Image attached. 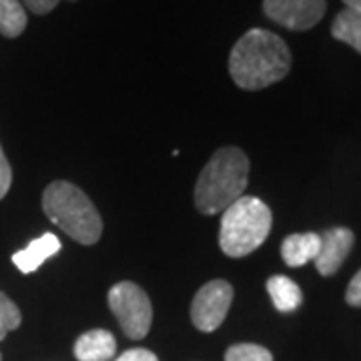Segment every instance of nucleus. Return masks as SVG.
I'll return each instance as SVG.
<instances>
[{"label": "nucleus", "instance_id": "obj_1", "mask_svg": "<svg viewBox=\"0 0 361 361\" xmlns=\"http://www.w3.org/2000/svg\"><path fill=\"white\" fill-rule=\"evenodd\" d=\"M291 68V52L281 37L265 28L247 30L229 56V73L239 89L261 90L279 82Z\"/></svg>", "mask_w": 361, "mask_h": 361}, {"label": "nucleus", "instance_id": "obj_2", "mask_svg": "<svg viewBox=\"0 0 361 361\" xmlns=\"http://www.w3.org/2000/svg\"><path fill=\"white\" fill-rule=\"evenodd\" d=\"M249 159L237 147H223L209 159L195 185V207L203 215H217L245 195Z\"/></svg>", "mask_w": 361, "mask_h": 361}, {"label": "nucleus", "instance_id": "obj_3", "mask_svg": "<svg viewBox=\"0 0 361 361\" xmlns=\"http://www.w3.org/2000/svg\"><path fill=\"white\" fill-rule=\"evenodd\" d=\"M42 211L80 245H94L103 235V219L94 203L68 180H54L44 189Z\"/></svg>", "mask_w": 361, "mask_h": 361}, {"label": "nucleus", "instance_id": "obj_4", "mask_svg": "<svg viewBox=\"0 0 361 361\" xmlns=\"http://www.w3.org/2000/svg\"><path fill=\"white\" fill-rule=\"evenodd\" d=\"M273 215L257 197L243 195L221 217L219 245L227 257L239 259L253 253L269 237Z\"/></svg>", "mask_w": 361, "mask_h": 361}, {"label": "nucleus", "instance_id": "obj_5", "mask_svg": "<svg viewBox=\"0 0 361 361\" xmlns=\"http://www.w3.org/2000/svg\"><path fill=\"white\" fill-rule=\"evenodd\" d=\"M109 307L129 339H142L151 331L153 305L149 295L133 281H121L109 291Z\"/></svg>", "mask_w": 361, "mask_h": 361}, {"label": "nucleus", "instance_id": "obj_6", "mask_svg": "<svg viewBox=\"0 0 361 361\" xmlns=\"http://www.w3.org/2000/svg\"><path fill=\"white\" fill-rule=\"evenodd\" d=\"M233 303V287L223 279H213L203 285L191 303V319L199 331L211 334L225 322Z\"/></svg>", "mask_w": 361, "mask_h": 361}, {"label": "nucleus", "instance_id": "obj_7", "mask_svg": "<svg viewBox=\"0 0 361 361\" xmlns=\"http://www.w3.org/2000/svg\"><path fill=\"white\" fill-rule=\"evenodd\" d=\"M263 11L273 23L289 30H310L322 23L325 0H263Z\"/></svg>", "mask_w": 361, "mask_h": 361}, {"label": "nucleus", "instance_id": "obj_8", "mask_svg": "<svg viewBox=\"0 0 361 361\" xmlns=\"http://www.w3.org/2000/svg\"><path fill=\"white\" fill-rule=\"evenodd\" d=\"M353 243H355V235L348 227H334L322 233V247L313 263L323 277H331L341 269Z\"/></svg>", "mask_w": 361, "mask_h": 361}, {"label": "nucleus", "instance_id": "obj_9", "mask_svg": "<svg viewBox=\"0 0 361 361\" xmlns=\"http://www.w3.org/2000/svg\"><path fill=\"white\" fill-rule=\"evenodd\" d=\"M319 247H322L319 233H295L283 239L281 257L287 267H303L305 263L317 259Z\"/></svg>", "mask_w": 361, "mask_h": 361}, {"label": "nucleus", "instance_id": "obj_10", "mask_svg": "<svg viewBox=\"0 0 361 361\" xmlns=\"http://www.w3.org/2000/svg\"><path fill=\"white\" fill-rule=\"evenodd\" d=\"M59 251H61V239H59L54 233H44L42 237L30 241L23 251L14 253L13 263L18 269L23 271V273L28 275V273L39 269L47 259H51L52 255H56Z\"/></svg>", "mask_w": 361, "mask_h": 361}, {"label": "nucleus", "instance_id": "obj_11", "mask_svg": "<svg viewBox=\"0 0 361 361\" xmlns=\"http://www.w3.org/2000/svg\"><path fill=\"white\" fill-rule=\"evenodd\" d=\"M116 353V339L106 329H90L75 343V357L78 361H109Z\"/></svg>", "mask_w": 361, "mask_h": 361}, {"label": "nucleus", "instance_id": "obj_12", "mask_svg": "<svg viewBox=\"0 0 361 361\" xmlns=\"http://www.w3.org/2000/svg\"><path fill=\"white\" fill-rule=\"evenodd\" d=\"M267 293H269L275 310L281 313L295 311L303 301V293H301L299 285L285 275H273L267 279Z\"/></svg>", "mask_w": 361, "mask_h": 361}, {"label": "nucleus", "instance_id": "obj_13", "mask_svg": "<svg viewBox=\"0 0 361 361\" xmlns=\"http://www.w3.org/2000/svg\"><path fill=\"white\" fill-rule=\"evenodd\" d=\"M331 35L334 39L345 42L361 54V8L345 6L336 16L331 25Z\"/></svg>", "mask_w": 361, "mask_h": 361}, {"label": "nucleus", "instance_id": "obj_14", "mask_svg": "<svg viewBox=\"0 0 361 361\" xmlns=\"http://www.w3.org/2000/svg\"><path fill=\"white\" fill-rule=\"evenodd\" d=\"M28 25L25 6L20 0H0V35L16 39L25 32Z\"/></svg>", "mask_w": 361, "mask_h": 361}, {"label": "nucleus", "instance_id": "obj_15", "mask_svg": "<svg viewBox=\"0 0 361 361\" xmlns=\"http://www.w3.org/2000/svg\"><path fill=\"white\" fill-rule=\"evenodd\" d=\"M20 323H23L20 310L16 307V303L11 297L0 291V341L16 327H20Z\"/></svg>", "mask_w": 361, "mask_h": 361}, {"label": "nucleus", "instance_id": "obj_16", "mask_svg": "<svg viewBox=\"0 0 361 361\" xmlns=\"http://www.w3.org/2000/svg\"><path fill=\"white\" fill-rule=\"evenodd\" d=\"M225 361H273L269 349L255 343H237L225 351Z\"/></svg>", "mask_w": 361, "mask_h": 361}, {"label": "nucleus", "instance_id": "obj_17", "mask_svg": "<svg viewBox=\"0 0 361 361\" xmlns=\"http://www.w3.org/2000/svg\"><path fill=\"white\" fill-rule=\"evenodd\" d=\"M11 185H13V169L0 147V199L6 197V193L11 191Z\"/></svg>", "mask_w": 361, "mask_h": 361}, {"label": "nucleus", "instance_id": "obj_18", "mask_svg": "<svg viewBox=\"0 0 361 361\" xmlns=\"http://www.w3.org/2000/svg\"><path fill=\"white\" fill-rule=\"evenodd\" d=\"M345 301L351 307H361V269L353 275L345 289Z\"/></svg>", "mask_w": 361, "mask_h": 361}, {"label": "nucleus", "instance_id": "obj_19", "mask_svg": "<svg viewBox=\"0 0 361 361\" xmlns=\"http://www.w3.org/2000/svg\"><path fill=\"white\" fill-rule=\"evenodd\" d=\"M115 361H159V357H157L153 351H149V349L135 348L125 351L123 355H118Z\"/></svg>", "mask_w": 361, "mask_h": 361}, {"label": "nucleus", "instance_id": "obj_20", "mask_svg": "<svg viewBox=\"0 0 361 361\" xmlns=\"http://www.w3.org/2000/svg\"><path fill=\"white\" fill-rule=\"evenodd\" d=\"M23 2H25V6L30 11V13L49 14L52 8H56V6H59V2H61V0H23Z\"/></svg>", "mask_w": 361, "mask_h": 361}, {"label": "nucleus", "instance_id": "obj_21", "mask_svg": "<svg viewBox=\"0 0 361 361\" xmlns=\"http://www.w3.org/2000/svg\"><path fill=\"white\" fill-rule=\"evenodd\" d=\"M343 2L349 8H361V0H343Z\"/></svg>", "mask_w": 361, "mask_h": 361}]
</instances>
